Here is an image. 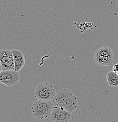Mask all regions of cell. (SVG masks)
<instances>
[{"label": "cell", "instance_id": "6da1fadb", "mask_svg": "<svg viewBox=\"0 0 118 122\" xmlns=\"http://www.w3.org/2000/svg\"><path fill=\"white\" fill-rule=\"evenodd\" d=\"M55 102L57 106L63 108L70 113L74 112L78 107V101L74 93L67 89L56 92Z\"/></svg>", "mask_w": 118, "mask_h": 122}, {"label": "cell", "instance_id": "7a4b0ae2", "mask_svg": "<svg viewBox=\"0 0 118 122\" xmlns=\"http://www.w3.org/2000/svg\"><path fill=\"white\" fill-rule=\"evenodd\" d=\"M54 109V104L51 101L37 100L33 103L32 113L36 119H45L51 116Z\"/></svg>", "mask_w": 118, "mask_h": 122}, {"label": "cell", "instance_id": "3957f363", "mask_svg": "<svg viewBox=\"0 0 118 122\" xmlns=\"http://www.w3.org/2000/svg\"><path fill=\"white\" fill-rule=\"evenodd\" d=\"M114 59L113 52L108 46H103L96 51L94 54V61L99 66H111Z\"/></svg>", "mask_w": 118, "mask_h": 122}, {"label": "cell", "instance_id": "277c9868", "mask_svg": "<svg viewBox=\"0 0 118 122\" xmlns=\"http://www.w3.org/2000/svg\"><path fill=\"white\" fill-rule=\"evenodd\" d=\"M56 94L54 85L48 82L39 84L34 92V96L37 100L51 101L55 98Z\"/></svg>", "mask_w": 118, "mask_h": 122}, {"label": "cell", "instance_id": "5b68a950", "mask_svg": "<svg viewBox=\"0 0 118 122\" xmlns=\"http://www.w3.org/2000/svg\"><path fill=\"white\" fill-rule=\"evenodd\" d=\"M20 80V73L15 70L2 71L0 72V82L9 87L17 85Z\"/></svg>", "mask_w": 118, "mask_h": 122}, {"label": "cell", "instance_id": "8992f818", "mask_svg": "<svg viewBox=\"0 0 118 122\" xmlns=\"http://www.w3.org/2000/svg\"><path fill=\"white\" fill-rule=\"evenodd\" d=\"M1 71L15 70L14 59L12 51L2 49L0 51Z\"/></svg>", "mask_w": 118, "mask_h": 122}, {"label": "cell", "instance_id": "52a82bcc", "mask_svg": "<svg viewBox=\"0 0 118 122\" xmlns=\"http://www.w3.org/2000/svg\"><path fill=\"white\" fill-rule=\"evenodd\" d=\"M72 116L69 112L56 106L54 107L50 117L52 122H70Z\"/></svg>", "mask_w": 118, "mask_h": 122}, {"label": "cell", "instance_id": "ba28073f", "mask_svg": "<svg viewBox=\"0 0 118 122\" xmlns=\"http://www.w3.org/2000/svg\"><path fill=\"white\" fill-rule=\"evenodd\" d=\"M12 53L14 59L15 70L17 72H19L24 67L25 63V56L23 53L18 49H12Z\"/></svg>", "mask_w": 118, "mask_h": 122}, {"label": "cell", "instance_id": "9c48e42d", "mask_svg": "<svg viewBox=\"0 0 118 122\" xmlns=\"http://www.w3.org/2000/svg\"><path fill=\"white\" fill-rule=\"evenodd\" d=\"M106 80L109 86L118 87V74L114 71H110L107 73Z\"/></svg>", "mask_w": 118, "mask_h": 122}, {"label": "cell", "instance_id": "30bf717a", "mask_svg": "<svg viewBox=\"0 0 118 122\" xmlns=\"http://www.w3.org/2000/svg\"><path fill=\"white\" fill-rule=\"evenodd\" d=\"M70 122H88L85 118L81 114H78L77 115L73 116Z\"/></svg>", "mask_w": 118, "mask_h": 122}, {"label": "cell", "instance_id": "8fae6325", "mask_svg": "<svg viewBox=\"0 0 118 122\" xmlns=\"http://www.w3.org/2000/svg\"><path fill=\"white\" fill-rule=\"evenodd\" d=\"M112 71H114L115 72H116V73H117L118 74V63L114 65L113 66Z\"/></svg>", "mask_w": 118, "mask_h": 122}, {"label": "cell", "instance_id": "7c38bea8", "mask_svg": "<svg viewBox=\"0 0 118 122\" xmlns=\"http://www.w3.org/2000/svg\"></svg>", "mask_w": 118, "mask_h": 122}]
</instances>
